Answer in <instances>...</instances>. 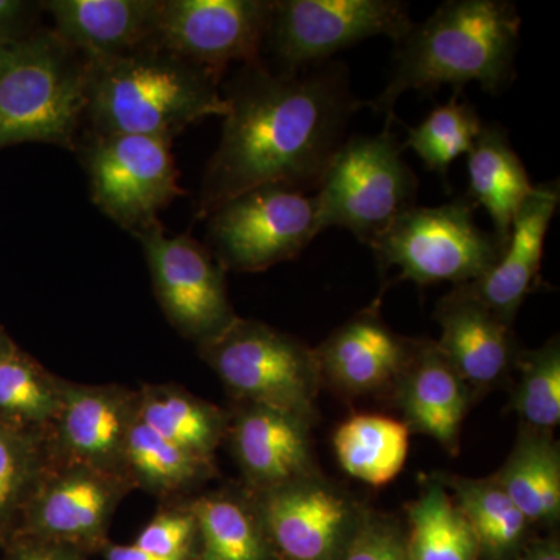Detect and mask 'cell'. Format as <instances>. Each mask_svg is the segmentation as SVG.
I'll list each match as a JSON object with an SVG mask.
<instances>
[{"label": "cell", "instance_id": "cell-18", "mask_svg": "<svg viewBox=\"0 0 560 560\" xmlns=\"http://www.w3.org/2000/svg\"><path fill=\"white\" fill-rule=\"evenodd\" d=\"M162 0H50L54 32L88 60L156 44Z\"/></svg>", "mask_w": 560, "mask_h": 560}, {"label": "cell", "instance_id": "cell-40", "mask_svg": "<svg viewBox=\"0 0 560 560\" xmlns=\"http://www.w3.org/2000/svg\"><path fill=\"white\" fill-rule=\"evenodd\" d=\"M18 349L20 348H18L16 342L11 340V337L9 334H7V330L0 326V363H2L3 360L9 359L11 353L16 352Z\"/></svg>", "mask_w": 560, "mask_h": 560}, {"label": "cell", "instance_id": "cell-3", "mask_svg": "<svg viewBox=\"0 0 560 560\" xmlns=\"http://www.w3.org/2000/svg\"><path fill=\"white\" fill-rule=\"evenodd\" d=\"M220 75L151 44L88 65L84 119L91 135H138L173 142L190 125L224 117Z\"/></svg>", "mask_w": 560, "mask_h": 560}, {"label": "cell", "instance_id": "cell-4", "mask_svg": "<svg viewBox=\"0 0 560 560\" xmlns=\"http://www.w3.org/2000/svg\"><path fill=\"white\" fill-rule=\"evenodd\" d=\"M88 65L54 31L0 44V150L25 142L75 149Z\"/></svg>", "mask_w": 560, "mask_h": 560}, {"label": "cell", "instance_id": "cell-31", "mask_svg": "<svg viewBox=\"0 0 560 560\" xmlns=\"http://www.w3.org/2000/svg\"><path fill=\"white\" fill-rule=\"evenodd\" d=\"M66 381L18 349L0 363V418L46 434L62 404Z\"/></svg>", "mask_w": 560, "mask_h": 560}, {"label": "cell", "instance_id": "cell-15", "mask_svg": "<svg viewBox=\"0 0 560 560\" xmlns=\"http://www.w3.org/2000/svg\"><path fill=\"white\" fill-rule=\"evenodd\" d=\"M136 419L138 390L66 382L60 412L46 433L49 458L125 474V442Z\"/></svg>", "mask_w": 560, "mask_h": 560}, {"label": "cell", "instance_id": "cell-35", "mask_svg": "<svg viewBox=\"0 0 560 560\" xmlns=\"http://www.w3.org/2000/svg\"><path fill=\"white\" fill-rule=\"evenodd\" d=\"M338 560H411L407 539L388 523H360Z\"/></svg>", "mask_w": 560, "mask_h": 560}, {"label": "cell", "instance_id": "cell-33", "mask_svg": "<svg viewBox=\"0 0 560 560\" xmlns=\"http://www.w3.org/2000/svg\"><path fill=\"white\" fill-rule=\"evenodd\" d=\"M514 408L530 430H550L560 422V346L552 338L544 348L523 353Z\"/></svg>", "mask_w": 560, "mask_h": 560}, {"label": "cell", "instance_id": "cell-1", "mask_svg": "<svg viewBox=\"0 0 560 560\" xmlns=\"http://www.w3.org/2000/svg\"><path fill=\"white\" fill-rule=\"evenodd\" d=\"M228 113L202 176L198 219L261 186L316 190L361 103L341 65L307 75L245 62L224 84Z\"/></svg>", "mask_w": 560, "mask_h": 560}, {"label": "cell", "instance_id": "cell-38", "mask_svg": "<svg viewBox=\"0 0 560 560\" xmlns=\"http://www.w3.org/2000/svg\"><path fill=\"white\" fill-rule=\"evenodd\" d=\"M102 551L105 552V560H190L183 558H162V556L151 555L149 551L140 550L135 544H108Z\"/></svg>", "mask_w": 560, "mask_h": 560}, {"label": "cell", "instance_id": "cell-29", "mask_svg": "<svg viewBox=\"0 0 560 560\" xmlns=\"http://www.w3.org/2000/svg\"><path fill=\"white\" fill-rule=\"evenodd\" d=\"M46 434L0 418V545L16 536L25 506L49 467Z\"/></svg>", "mask_w": 560, "mask_h": 560}, {"label": "cell", "instance_id": "cell-25", "mask_svg": "<svg viewBox=\"0 0 560 560\" xmlns=\"http://www.w3.org/2000/svg\"><path fill=\"white\" fill-rule=\"evenodd\" d=\"M410 430L381 415H357L335 431L334 447L342 470L357 480L382 488L407 463Z\"/></svg>", "mask_w": 560, "mask_h": 560}, {"label": "cell", "instance_id": "cell-8", "mask_svg": "<svg viewBox=\"0 0 560 560\" xmlns=\"http://www.w3.org/2000/svg\"><path fill=\"white\" fill-rule=\"evenodd\" d=\"M206 220L210 253L232 271H264L296 259L319 234L315 197L285 186L243 191Z\"/></svg>", "mask_w": 560, "mask_h": 560}, {"label": "cell", "instance_id": "cell-19", "mask_svg": "<svg viewBox=\"0 0 560 560\" xmlns=\"http://www.w3.org/2000/svg\"><path fill=\"white\" fill-rule=\"evenodd\" d=\"M400 372V405L410 425L455 452L469 407V386L433 341L411 342Z\"/></svg>", "mask_w": 560, "mask_h": 560}, {"label": "cell", "instance_id": "cell-7", "mask_svg": "<svg viewBox=\"0 0 560 560\" xmlns=\"http://www.w3.org/2000/svg\"><path fill=\"white\" fill-rule=\"evenodd\" d=\"M201 359L248 405L305 419L312 410L319 363L296 338L259 320L237 318L200 346Z\"/></svg>", "mask_w": 560, "mask_h": 560}, {"label": "cell", "instance_id": "cell-26", "mask_svg": "<svg viewBox=\"0 0 560 560\" xmlns=\"http://www.w3.org/2000/svg\"><path fill=\"white\" fill-rule=\"evenodd\" d=\"M197 521L195 560H270L271 544L259 512L226 495L200 497L190 501Z\"/></svg>", "mask_w": 560, "mask_h": 560}, {"label": "cell", "instance_id": "cell-2", "mask_svg": "<svg viewBox=\"0 0 560 560\" xmlns=\"http://www.w3.org/2000/svg\"><path fill=\"white\" fill-rule=\"evenodd\" d=\"M521 27V14L504 0L442 3L397 40L388 84L372 108L386 114L389 127L397 101L408 91L431 94L451 84L460 94L475 81L488 94H501L517 75Z\"/></svg>", "mask_w": 560, "mask_h": 560}, {"label": "cell", "instance_id": "cell-17", "mask_svg": "<svg viewBox=\"0 0 560 560\" xmlns=\"http://www.w3.org/2000/svg\"><path fill=\"white\" fill-rule=\"evenodd\" d=\"M560 201L558 180L534 186L512 221L510 237L495 267L471 291L486 305L511 324L518 308L539 280L545 238Z\"/></svg>", "mask_w": 560, "mask_h": 560}, {"label": "cell", "instance_id": "cell-13", "mask_svg": "<svg viewBox=\"0 0 560 560\" xmlns=\"http://www.w3.org/2000/svg\"><path fill=\"white\" fill-rule=\"evenodd\" d=\"M271 0H162L156 44L215 72L260 58Z\"/></svg>", "mask_w": 560, "mask_h": 560}, {"label": "cell", "instance_id": "cell-36", "mask_svg": "<svg viewBox=\"0 0 560 560\" xmlns=\"http://www.w3.org/2000/svg\"><path fill=\"white\" fill-rule=\"evenodd\" d=\"M3 560H86L88 555L57 541L16 536L5 545Z\"/></svg>", "mask_w": 560, "mask_h": 560}, {"label": "cell", "instance_id": "cell-30", "mask_svg": "<svg viewBox=\"0 0 560 560\" xmlns=\"http://www.w3.org/2000/svg\"><path fill=\"white\" fill-rule=\"evenodd\" d=\"M455 501L466 515L480 556L488 560H510L521 550L528 521L493 480H451Z\"/></svg>", "mask_w": 560, "mask_h": 560}, {"label": "cell", "instance_id": "cell-10", "mask_svg": "<svg viewBox=\"0 0 560 560\" xmlns=\"http://www.w3.org/2000/svg\"><path fill=\"white\" fill-rule=\"evenodd\" d=\"M411 25L410 9L397 0H278L265 44L278 72L298 73L374 36L397 43Z\"/></svg>", "mask_w": 560, "mask_h": 560}, {"label": "cell", "instance_id": "cell-16", "mask_svg": "<svg viewBox=\"0 0 560 560\" xmlns=\"http://www.w3.org/2000/svg\"><path fill=\"white\" fill-rule=\"evenodd\" d=\"M436 320L442 330L438 349L467 386L490 388L510 371L515 359L511 324L490 311L469 283L440 302Z\"/></svg>", "mask_w": 560, "mask_h": 560}, {"label": "cell", "instance_id": "cell-23", "mask_svg": "<svg viewBox=\"0 0 560 560\" xmlns=\"http://www.w3.org/2000/svg\"><path fill=\"white\" fill-rule=\"evenodd\" d=\"M138 418L165 440L212 464L226 423L208 401L176 385H145L138 390Z\"/></svg>", "mask_w": 560, "mask_h": 560}, {"label": "cell", "instance_id": "cell-32", "mask_svg": "<svg viewBox=\"0 0 560 560\" xmlns=\"http://www.w3.org/2000/svg\"><path fill=\"white\" fill-rule=\"evenodd\" d=\"M459 92L445 105L431 110L418 127L408 128V138L401 145L411 149L427 171L447 179L452 162L474 149L482 127L481 117L469 102H458Z\"/></svg>", "mask_w": 560, "mask_h": 560}, {"label": "cell", "instance_id": "cell-27", "mask_svg": "<svg viewBox=\"0 0 560 560\" xmlns=\"http://www.w3.org/2000/svg\"><path fill=\"white\" fill-rule=\"evenodd\" d=\"M411 560H478L477 539L466 515L445 489L444 482L431 481L408 508Z\"/></svg>", "mask_w": 560, "mask_h": 560}, {"label": "cell", "instance_id": "cell-12", "mask_svg": "<svg viewBox=\"0 0 560 560\" xmlns=\"http://www.w3.org/2000/svg\"><path fill=\"white\" fill-rule=\"evenodd\" d=\"M131 489L127 475L119 471L50 460L16 536L57 541L84 555L102 551L109 544L114 512Z\"/></svg>", "mask_w": 560, "mask_h": 560}, {"label": "cell", "instance_id": "cell-5", "mask_svg": "<svg viewBox=\"0 0 560 560\" xmlns=\"http://www.w3.org/2000/svg\"><path fill=\"white\" fill-rule=\"evenodd\" d=\"M404 150L389 127L342 140L313 195L318 231L345 228L372 246L394 220L415 208L419 183L401 158Z\"/></svg>", "mask_w": 560, "mask_h": 560}, {"label": "cell", "instance_id": "cell-22", "mask_svg": "<svg viewBox=\"0 0 560 560\" xmlns=\"http://www.w3.org/2000/svg\"><path fill=\"white\" fill-rule=\"evenodd\" d=\"M469 195L475 206L488 210L493 234L506 245L512 221L534 186L525 165L512 149L506 130L485 125L467 160Z\"/></svg>", "mask_w": 560, "mask_h": 560}, {"label": "cell", "instance_id": "cell-9", "mask_svg": "<svg viewBox=\"0 0 560 560\" xmlns=\"http://www.w3.org/2000/svg\"><path fill=\"white\" fill-rule=\"evenodd\" d=\"M167 140L138 135H91L83 161L94 205L132 235L160 221L186 191Z\"/></svg>", "mask_w": 560, "mask_h": 560}, {"label": "cell", "instance_id": "cell-28", "mask_svg": "<svg viewBox=\"0 0 560 560\" xmlns=\"http://www.w3.org/2000/svg\"><path fill=\"white\" fill-rule=\"evenodd\" d=\"M210 469L212 464L195 458L139 418L128 431L124 471L132 488L145 489L153 495H176L194 488Z\"/></svg>", "mask_w": 560, "mask_h": 560}, {"label": "cell", "instance_id": "cell-21", "mask_svg": "<svg viewBox=\"0 0 560 560\" xmlns=\"http://www.w3.org/2000/svg\"><path fill=\"white\" fill-rule=\"evenodd\" d=\"M410 346L366 311L335 331L316 359L346 389L370 390L400 374Z\"/></svg>", "mask_w": 560, "mask_h": 560}, {"label": "cell", "instance_id": "cell-24", "mask_svg": "<svg viewBox=\"0 0 560 560\" xmlns=\"http://www.w3.org/2000/svg\"><path fill=\"white\" fill-rule=\"evenodd\" d=\"M497 485L528 523H555L560 515V453L548 434L523 431Z\"/></svg>", "mask_w": 560, "mask_h": 560}, {"label": "cell", "instance_id": "cell-6", "mask_svg": "<svg viewBox=\"0 0 560 560\" xmlns=\"http://www.w3.org/2000/svg\"><path fill=\"white\" fill-rule=\"evenodd\" d=\"M503 248L493 232L478 226L475 205L467 197L408 209L371 246L378 267L399 268V279L458 287L488 275Z\"/></svg>", "mask_w": 560, "mask_h": 560}, {"label": "cell", "instance_id": "cell-37", "mask_svg": "<svg viewBox=\"0 0 560 560\" xmlns=\"http://www.w3.org/2000/svg\"><path fill=\"white\" fill-rule=\"evenodd\" d=\"M33 3L0 0V44L28 35Z\"/></svg>", "mask_w": 560, "mask_h": 560}, {"label": "cell", "instance_id": "cell-14", "mask_svg": "<svg viewBox=\"0 0 560 560\" xmlns=\"http://www.w3.org/2000/svg\"><path fill=\"white\" fill-rule=\"evenodd\" d=\"M257 512L287 560H338L360 525L345 495L305 477L261 490Z\"/></svg>", "mask_w": 560, "mask_h": 560}, {"label": "cell", "instance_id": "cell-34", "mask_svg": "<svg viewBox=\"0 0 560 560\" xmlns=\"http://www.w3.org/2000/svg\"><path fill=\"white\" fill-rule=\"evenodd\" d=\"M198 529L194 512L186 506L168 508L143 526L132 544L162 558H197Z\"/></svg>", "mask_w": 560, "mask_h": 560}, {"label": "cell", "instance_id": "cell-39", "mask_svg": "<svg viewBox=\"0 0 560 560\" xmlns=\"http://www.w3.org/2000/svg\"><path fill=\"white\" fill-rule=\"evenodd\" d=\"M510 560H560L559 541L555 539L537 541Z\"/></svg>", "mask_w": 560, "mask_h": 560}, {"label": "cell", "instance_id": "cell-20", "mask_svg": "<svg viewBox=\"0 0 560 560\" xmlns=\"http://www.w3.org/2000/svg\"><path fill=\"white\" fill-rule=\"evenodd\" d=\"M232 445L243 471L260 490L307 477L311 467L304 419L248 405L232 427Z\"/></svg>", "mask_w": 560, "mask_h": 560}, {"label": "cell", "instance_id": "cell-11", "mask_svg": "<svg viewBox=\"0 0 560 560\" xmlns=\"http://www.w3.org/2000/svg\"><path fill=\"white\" fill-rule=\"evenodd\" d=\"M142 246L168 323L187 340L205 345L238 318L228 298L224 268L189 234L167 235L161 221L135 235Z\"/></svg>", "mask_w": 560, "mask_h": 560}]
</instances>
